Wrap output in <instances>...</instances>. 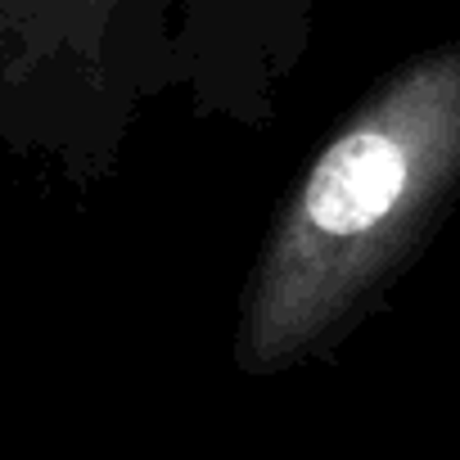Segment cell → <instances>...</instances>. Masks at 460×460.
<instances>
[{
  "label": "cell",
  "mask_w": 460,
  "mask_h": 460,
  "mask_svg": "<svg viewBox=\"0 0 460 460\" xmlns=\"http://www.w3.org/2000/svg\"><path fill=\"white\" fill-rule=\"evenodd\" d=\"M460 203V37L393 64L316 145L240 289L244 379L330 366L429 253Z\"/></svg>",
  "instance_id": "6da1fadb"
},
{
  "label": "cell",
  "mask_w": 460,
  "mask_h": 460,
  "mask_svg": "<svg viewBox=\"0 0 460 460\" xmlns=\"http://www.w3.org/2000/svg\"><path fill=\"white\" fill-rule=\"evenodd\" d=\"M176 91V0H0V140L91 194Z\"/></svg>",
  "instance_id": "7a4b0ae2"
},
{
  "label": "cell",
  "mask_w": 460,
  "mask_h": 460,
  "mask_svg": "<svg viewBox=\"0 0 460 460\" xmlns=\"http://www.w3.org/2000/svg\"><path fill=\"white\" fill-rule=\"evenodd\" d=\"M321 0H176V91L199 122L262 131L303 68Z\"/></svg>",
  "instance_id": "3957f363"
}]
</instances>
